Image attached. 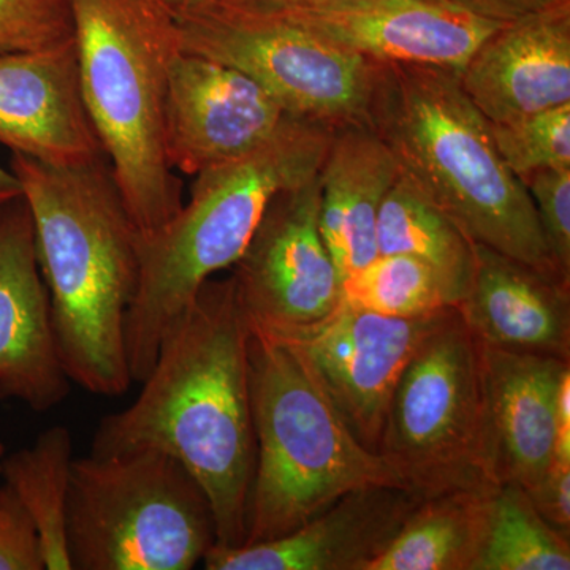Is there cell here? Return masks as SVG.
Instances as JSON below:
<instances>
[{
  "label": "cell",
  "instance_id": "obj_1",
  "mask_svg": "<svg viewBox=\"0 0 570 570\" xmlns=\"http://www.w3.org/2000/svg\"><path fill=\"white\" fill-rule=\"evenodd\" d=\"M249 322L232 277L206 281L160 343L129 407L107 415L91 453L157 450L200 483L212 504L216 543H246L255 436L249 385Z\"/></svg>",
  "mask_w": 570,
  "mask_h": 570
},
{
  "label": "cell",
  "instance_id": "obj_2",
  "mask_svg": "<svg viewBox=\"0 0 570 570\" xmlns=\"http://www.w3.org/2000/svg\"><path fill=\"white\" fill-rule=\"evenodd\" d=\"M9 168L31 213L67 376L94 395H124L134 382L126 317L140 264L138 228L110 165H51L11 153Z\"/></svg>",
  "mask_w": 570,
  "mask_h": 570
},
{
  "label": "cell",
  "instance_id": "obj_3",
  "mask_svg": "<svg viewBox=\"0 0 570 570\" xmlns=\"http://www.w3.org/2000/svg\"><path fill=\"white\" fill-rule=\"evenodd\" d=\"M335 127L288 116L253 151L195 176L190 197L170 220L138 230V284L126 317L130 376L142 382L160 343L206 281L230 268L285 189L316 178Z\"/></svg>",
  "mask_w": 570,
  "mask_h": 570
},
{
  "label": "cell",
  "instance_id": "obj_4",
  "mask_svg": "<svg viewBox=\"0 0 570 570\" xmlns=\"http://www.w3.org/2000/svg\"><path fill=\"white\" fill-rule=\"evenodd\" d=\"M371 127L395 154L401 170L475 245L561 279L534 202L499 156L490 121L464 92L460 71L376 62Z\"/></svg>",
  "mask_w": 570,
  "mask_h": 570
},
{
  "label": "cell",
  "instance_id": "obj_5",
  "mask_svg": "<svg viewBox=\"0 0 570 570\" xmlns=\"http://www.w3.org/2000/svg\"><path fill=\"white\" fill-rule=\"evenodd\" d=\"M70 9L86 110L127 213L151 232L184 204L165 153L178 21L163 0H70Z\"/></svg>",
  "mask_w": 570,
  "mask_h": 570
},
{
  "label": "cell",
  "instance_id": "obj_6",
  "mask_svg": "<svg viewBox=\"0 0 570 570\" xmlns=\"http://www.w3.org/2000/svg\"><path fill=\"white\" fill-rule=\"evenodd\" d=\"M255 468L245 546L281 538L348 491L407 489L351 433L287 347L250 330Z\"/></svg>",
  "mask_w": 570,
  "mask_h": 570
},
{
  "label": "cell",
  "instance_id": "obj_7",
  "mask_svg": "<svg viewBox=\"0 0 570 570\" xmlns=\"http://www.w3.org/2000/svg\"><path fill=\"white\" fill-rule=\"evenodd\" d=\"M67 540L77 570H190L216 543L200 483L157 450L73 460Z\"/></svg>",
  "mask_w": 570,
  "mask_h": 570
},
{
  "label": "cell",
  "instance_id": "obj_8",
  "mask_svg": "<svg viewBox=\"0 0 570 570\" xmlns=\"http://www.w3.org/2000/svg\"><path fill=\"white\" fill-rule=\"evenodd\" d=\"M379 455L420 497L499 485L490 461L482 346L456 307L409 360Z\"/></svg>",
  "mask_w": 570,
  "mask_h": 570
},
{
  "label": "cell",
  "instance_id": "obj_9",
  "mask_svg": "<svg viewBox=\"0 0 570 570\" xmlns=\"http://www.w3.org/2000/svg\"><path fill=\"white\" fill-rule=\"evenodd\" d=\"M183 50L243 71L288 115L328 126H371L376 62L273 11L206 2L174 11Z\"/></svg>",
  "mask_w": 570,
  "mask_h": 570
},
{
  "label": "cell",
  "instance_id": "obj_10",
  "mask_svg": "<svg viewBox=\"0 0 570 570\" xmlns=\"http://www.w3.org/2000/svg\"><path fill=\"white\" fill-rule=\"evenodd\" d=\"M445 311L428 317L396 318L340 302L316 324L261 333L291 351L351 433L367 450L379 453L397 381Z\"/></svg>",
  "mask_w": 570,
  "mask_h": 570
},
{
  "label": "cell",
  "instance_id": "obj_11",
  "mask_svg": "<svg viewBox=\"0 0 570 570\" xmlns=\"http://www.w3.org/2000/svg\"><path fill=\"white\" fill-rule=\"evenodd\" d=\"M316 178L273 198L234 265L236 298L258 332L316 324L341 302V276L318 227Z\"/></svg>",
  "mask_w": 570,
  "mask_h": 570
},
{
  "label": "cell",
  "instance_id": "obj_12",
  "mask_svg": "<svg viewBox=\"0 0 570 570\" xmlns=\"http://www.w3.org/2000/svg\"><path fill=\"white\" fill-rule=\"evenodd\" d=\"M261 9L370 61L456 71L504 24L452 0H311Z\"/></svg>",
  "mask_w": 570,
  "mask_h": 570
},
{
  "label": "cell",
  "instance_id": "obj_13",
  "mask_svg": "<svg viewBox=\"0 0 570 570\" xmlns=\"http://www.w3.org/2000/svg\"><path fill=\"white\" fill-rule=\"evenodd\" d=\"M288 116L272 94L243 71L181 48L168 73V164L183 175L197 176L253 151Z\"/></svg>",
  "mask_w": 570,
  "mask_h": 570
},
{
  "label": "cell",
  "instance_id": "obj_14",
  "mask_svg": "<svg viewBox=\"0 0 570 570\" xmlns=\"http://www.w3.org/2000/svg\"><path fill=\"white\" fill-rule=\"evenodd\" d=\"M24 197L0 208V400L48 412L70 393Z\"/></svg>",
  "mask_w": 570,
  "mask_h": 570
},
{
  "label": "cell",
  "instance_id": "obj_15",
  "mask_svg": "<svg viewBox=\"0 0 570 570\" xmlns=\"http://www.w3.org/2000/svg\"><path fill=\"white\" fill-rule=\"evenodd\" d=\"M423 497L395 485L348 491L281 538L223 549L204 558L208 570H366L384 553Z\"/></svg>",
  "mask_w": 570,
  "mask_h": 570
},
{
  "label": "cell",
  "instance_id": "obj_16",
  "mask_svg": "<svg viewBox=\"0 0 570 570\" xmlns=\"http://www.w3.org/2000/svg\"><path fill=\"white\" fill-rule=\"evenodd\" d=\"M0 145L51 165L107 159L82 100L75 40L0 56Z\"/></svg>",
  "mask_w": 570,
  "mask_h": 570
},
{
  "label": "cell",
  "instance_id": "obj_17",
  "mask_svg": "<svg viewBox=\"0 0 570 570\" xmlns=\"http://www.w3.org/2000/svg\"><path fill=\"white\" fill-rule=\"evenodd\" d=\"M460 81L490 122L570 104V2L499 26L460 71Z\"/></svg>",
  "mask_w": 570,
  "mask_h": 570
},
{
  "label": "cell",
  "instance_id": "obj_18",
  "mask_svg": "<svg viewBox=\"0 0 570 570\" xmlns=\"http://www.w3.org/2000/svg\"><path fill=\"white\" fill-rule=\"evenodd\" d=\"M480 346L493 478L534 489L553 463L558 392L570 362Z\"/></svg>",
  "mask_w": 570,
  "mask_h": 570
},
{
  "label": "cell",
  "instance_id": "obj_19",
  "mask_svg": "<svg viewBox=\"0 0 570 570\" xmlns=\"http://www.w3.org/2000/svg\"><path fill=\"white\" fill-rule=\"evenodd\" d=\"M487 346L558 356L570 362V284L483 245L456 306Z\"/></svg>",
  "mask_w": 570,
  "mask_h": 570
},
{
  "label": "cell",
  "instance_id": "obj_20",
  "mask_svg": "<svg viewBox=\"0 0 570 570\" xmlns=\"http://www.w3.org/2000/svg\"><path fill=\"white\" fill-rule=\"evenodd\" d=\"M397 175L395 154L373 127H337L318 171V227L341 281L377 257L379 212Z\"/></svg>",
  "mask_w": 570,
  "mask_h": 570
},
{
  "label": "cell",
  "instance_id": "obj_21",
  "mask_svg": "<svg viewBox=\"0 0 570 570\" xmlns=\"http://www.w3.org/2000/svg\"><path fill=\"white\" fill-rule=\"evenodd\" d=\"M498 485L423 498L366 570H472L485 543Z\"/></svg>",
  "mask_w": 570,
  "mask_h": 570
},
{
  "label": "cell",
  "instance_id": "obj_22",
  "mask_svg": "<svg viewBox=\"0 0 570 570\" xmlns=\"http://www.w3.org/2000/svg\"><path fill=\"white\" fill-rule=\"evenodd\" d=\"M377 253L407 254L426 262L459 306L475 272V243L401 170L377 217Z\"/></svg>",
  "mask_w": 570,
  "mask_h": 570
},
{
  "label": "cell",
  "instance_id": "obj_23",
  "mask_svg": "<svg viewBox=\"0 0 570 570\" xmlns=\"http://www.w3.org/2000/svg\"><path fill=\"white\" fill-rule=\"evenodd\" d=\"M73 460V441L66 426L48 428L31 448L3 459V485L31 517L39 534L45 570H73L67 540Z\"/></svg>",
  "mask_w": 570,
  "mask_h": 570
},
{
  "label": "cell",
  "instance_id": "obj_24",
  "mask_svg": "<svg viewBox=\"0 0 570 570\" xmlns=\"http://www.w3.org/2000/svg\"><path fill=\"white\" fill-rule=\"evenodd\" d=\"M569 569L570 535L540 515L519 483H499L485 543L472 570Z\"/></svg>",
  "mask_w": 570,
  "mask_h": 570
},
{
  "label": "cell",
  "instance_id": "obj_25",
  "mask_svg": "<svg viewBox=\"0 0 570 570\" xmlns=\"http://www.w3.org/2000/svg\"><path fill=\"white\" fill-rule=\"evenodd\" d=\"M341 303L396 318L434 316L455 307L438 273L407 254L377 255L344 277Z\"/></svg>",
  "mask_w": 570,
  "mask_h": 570
},
{
  "label": "cell",
  "instance_id": "obj_26",
  "mask_svg": "<svg viewBox=\"0 0 570 570\" xmlns=\"http://www.w3.org/2000/svg\"><path fill=\"white\" fill-rule=\"evenodd\" d=\"M490 127L499 156L520 181L546 168H570V104Z\"/></svg>",
  "mask_w": 570,
  "mask_h": 570
},
{
  "label": "cell",
  "instance_id": "obj_27",
  "mask_svg": "<svg viewBox=\"0 0 570 570\" xmlns=\"http://www.w3.org/2000/svg\"><path fill=\"white\" fill-rule=\"evenodd\" d=\"M75 40L70 0H0V56Z\"/></svg>",
  "mask_w": 570,
  "mask_h": 570
},
{
  "label": "cell",
  "instance_id": "obj_28",
  "mask_svg": "<svg viewBox=\"0 0 570 570\" xmlns=\"http://www.w3.org/2000/svg\"><path fill=\"white\" fill-rule=\"evenodd\" d=\"M521 183L534 202L551 264L570 283V168H546Z\"/></svg>",
  "mask_w": 570,
  "mask_h": 570
},
{
  "label": "cell",
  "instance_id": "obj_29",
  "mask_svg": "<svg viewBox=\"0 0 570 570\" xmlns=\"http://www.w3.org/2000/svg\"><path fill=\"white\" fill-rule=\"evenodd\" d=\"M0 570H45L31 517L6 485H0Z\"/></svg>",
  "mask_w": 570,
  "mask_h": 570
},
{
  "label": "cell",
  "instance_id": "obj_30",
  "mask_svg": "<svg viewBox=\"0 0 570 570\" xmlns=\"http://www.w3.org/2000/svg\"><path fill=\"white\" fill-rule=\"evenodd\" d=\"M527 493L551 527L570 535V463L553 461L538 485Z\"/></svg>",
  "mask_w": 570,
  "mask_h": 570
},
{
  "label": "cell",
  "instance_id": "obj_31",
  "mask_svg": "<svg viewBox=\"0 0 570 570\" xmlns=\"http://www.w3.org/2000/svg\"><path fill=\"white\" fill-rule=\"evenodd\" d=\"M460 6L497 21H513L570 0H453Z\"/></svg>",
  "mask_w": 570,
  "mask_h": 570
},
{
  "label": "cell",
  "instance_id": "obj_32",
  "mask_svg": "<svg viewBox=\"0 0 570 570\" xmlns=\"http://www.w3.org/2000/svg\"><path fill=\"white\" fill-rule=\"evenodd\" d=\"M553 461L570 463V367L562 376L558 392Z\"/></svg>",
  "mask_w": 570,
  "mask_h": 570
},
{
  "label": "cell",
  "instance_id": "obj_33",
  "mask_svg": "<svg viewBox=\"0 0 570 570\" xmlns=\"http://www.w3.org/2000/svg\"><path fill=\"white\" fill-rule=\"evenodd\" d=\"M21 184L9 167L0 165V208L10 204L14 198L21 197Z\"/></svg>",
  "mask_w": 570,
  "mask_h": 570
},
{
  "label": "cell",
  "instance_id": "obj_34",
  "mask_svg": "<svg viewBox=\"0 0 570 570\" xmlns=\"http://www.w3.org/2000/svg\"><path fill=\"white\" fill-rule=\"evenodd\" d=\"M208 2L243 3V6H257V7H281V6H294V3L311 2V0H208ZM452 2H453V0H452ZM200 6H202V3H200Z\"/></svg>",
  "mask_w": 570,
  "mask_h": 570
},
{
  "label": "cell",
  "instance_id": "obj_35",
  "mask_svg": "<svg viewBox=\"0 0 570 570\" xmlns=\"http://www.w3.org/2000/svg\"><path fill=\"white\" fill-rule=\"evenodd\" d=\"M163 2L165 6L170 7L171 11H181L193 9V7L208 2V0H163Z\"/></svg>",
  "mask_w": 570,
  "mask_h": 570
},
{
  "label": "cell",
  "instance_id": "obj_36",
  "mask_svg": "<svg viewBox=\"0 0 570 570\" xmlns=\"http://www.w3.org/2000/svg\"><path fill=\"white\" fill-rule=\"evenodd\" d=\"M3 459H6V445L0 442V478H2V463Z\"/></svg>",
  "mask_w": 570,
  "mask_h": 570
}]
</instances>
